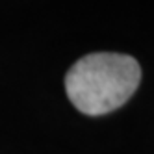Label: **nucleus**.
<instances>
[{
  "label": "nucleus",
  "mask_w": 154,
  "mask_h": 154,
  "mask_svg": "<svg viewBox=\"0 0 154 154\" xmlns=\"http://www.w3.org/2000/svg\"><path fill=\"white\" fill-rule=\"evenodd\" d=\"M141 82L139 63L126 54L95 52L80 58L65 76V91L78 112L104 115L121 108Z\"/></svg>",
  "instance_id": "obj_1"
}]
</instances>
